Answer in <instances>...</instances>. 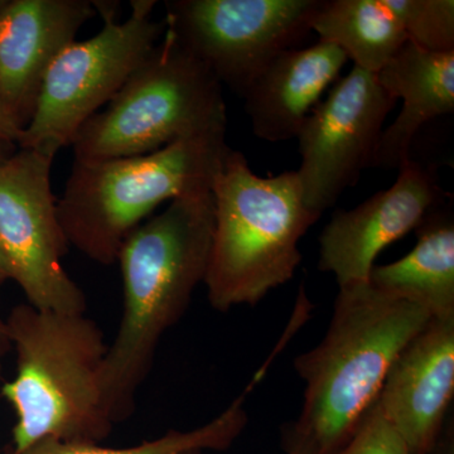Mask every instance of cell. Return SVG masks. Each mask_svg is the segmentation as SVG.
I'll use <instances>...</instances> for the list:
<instances>
[{
	"instance_id": "cell-1",
	"label": "cell",
	"mask_w": 454,
	"mask_h": 454,
	"mask_svg": "<svg viewBox=\"0 0 454 454\" xmlns=\"http://www.w3.org/2000/svg\"><path fill=\"white\" fill-rule=\"evenodd\" d=\"M214 232L210 193L179 197L137 227L119 252L122 313L103 369V399L114 426L129 419L169 328L205 280Z\"/></svg>"
},
{
	"instance_id": "cell-2",
	"label": "cell",
	"mask_w": 454,
	"mask_h": 454,
	"mask_svg": "<svg viewBox=\"0 0 454 454\" xmlns=\"http://www.w3.org/2000/svg\"><path fill=\"white\" fill-rule=\"evenodd\" d=\"M432 315L370 282L339 288L324 339L294 360L306 384L297 420L283 430L286 454H333L378 399L397 354Z\"/></svg>"
},
{
	"instance_id": "cell-3",
	"label": "cell",
	"mask_w": 454,
	"mask_h": 454,
	"mask_svg": "<svg viewBox=\"0 0 454 454\" xmlns=\"http://www.w3.org/2000/svg\"><path fill=\"white\" fill-rule=\"evenodd\" d=\"M17 373L2 395L14 409V450L42 439L98 443L112 433L103 399L106 337L85 313L18 304L7 317Z\"/></svg>"
},
{
	"instance_id": "cell-4",
	"label": "cell",
	"mask_w": 454,
	"mask_h": 454,
	"mask_svg": "<svg viewBox=\"0 0 454 454\" xmlns=\"http://www.w3.org/2000/svg\"><path fill=\"white\" fill-rule=\"evenodd\" d=\"M211 195L214 232L203 280L208 301L219 312L256 306L294 277L301 239L321 217L307 207L295 170L262 177L230 146Z\"/></svg>"
},
{
	"instance_id": "cell-5",
	"label": "cell",
	"mask_w": 454,
	"mask_h": 454,
	"mask_svg": "<svg viewBox=\"0 0 454 454\" xmlns=\"http://www.w3.org/2000/svg\"><path fill=\"white\" fill-rule=\"evenodd\" d=\"M226 130L195 134L148 154L73 164L57 200L68 245L112 265L128 236L152 212L179 197L211 192L226 149Z\"/></svg>"
},
{
	"instance_id": "cell-6",
	"label": "cell",
	"mask_w": 454,
	"mask_h": 454,
	"mask_svg": "<svg viewBox=\"0 0 454 454\" xmlns=\"http://www.w3.org/2000/svg\"><path fill=\"white\" fill-rule=\"evenodd\" d=\"M227 129L223 86L166 28L106 109L73 143L83 162L131 157L206 131Z\"/></svg>"
},
{
	"instance_id": "cell-7",
	"label": "cell",
	"mask_w": 454,
	"mask_h": 454,
	"mask_svg": "<svg viewBox=\"0 0 454 454\" xmlns=\"http://www.w3.org/2000/svg\"><path fill=\"white\" fill-rule=\"evenodd\" d=\"M125 22L107 20L89 40L66 47L44 77L31 121L18 145L56 157L116 92L166 32L152 20L153 0L130 2Z\"/></svg>"
},
{
	"instance_id": "cell-8",
	"label": "cell",
	"mask_w": 454,
	"mask_h": 454,
	"mask_svg": "<svg viewBox=\"0 0 454 454\" xmlns=\"http://www.w3.org/2000/svg\"><path fill=\"white\" fill-rule=\"evenodd\" d=\"M322 0H167L166 28L239 98L312 32Z\"/></svg>"
},
{
	"instance_id": "cell-9",
	"label": "cell",
	"mask_w": 454,
	"mask_h": 454,
	"mask_svg": "<svg viewBox=\"0 0 454 454\" xmlns=\"http://www.w3.org/2000/svg\"><path fill=\"white\" fill-rule=\"evenodd\" d=\"M53 160L20 148L0 163V250L27 303L53 312L85 313V293L62 262L70 245L51 188Z\"/></svg>"
},
{
	"instance_id": "cell-10",
	"label": "cell",
	"mask_w": 454,
	"mask_h": 454,
	"mask_svg": "<svg viewBox=\"0 0 454 454\" xmlns=\"http://www.w3.org/2000/svg\"><path fill=\"white\" fill-rule=\"evenodd\" d=\"M396 101L376 74L354 66L310 112L297 136L301 163L295 172L304 202L317 216L333 207L370 168Z\"/></svg>"
},
{
	"instance_id": "cell-11",
	"label": "cell",
	"mask_w": 454,
	"mask_h": 454,
	"mask_svg": "<svg viewBox=\"0 0 454 454\" xmlns=\"http://www.w3.org/2000/svg\"><path fill=\"white\" fill-rule=\"evenodd\" d=\"M396 181L351 210H337L319 236L318 269L331 273L339 288L369 282L382 250L422 223L447 193L434 170L406 160Z\"/></svg>"
},
{
	"instance_id": "cell-12",
	"label": "cell",
	"mask_w": 454,
	"mask_h": 454,
	"mask_svg": "<svg viewBox=\"0 0 454 454\" xmlns=\"http://www.w3.org/2000/svg\"><path fill=\"white\" fill-rule=\"evenodd\" d=\"M454 396V317H432L397 354L379 393V408L409 454L434 446Z\"/></svg>"
},
{
	"instance_id": "cell-13",
	"label": "cell",
	"mask_w": 454,
	"mask_h": 454,
	"mask_svg": "<svg viewBox=\"0 0 454 454\" xmlns=\"http://www.w3.org/2000/svg\"><path fill=\"white\" fill-rule=\"evenodd\" d=\"M95 16L88 0H8L0 12V95L22 129L51 66Z\"/></svg>"
},
{
	"instance_id": "cell-14",
	"label": "cell",
	"mask_w": 454,
	"mask_h": 454,
	"mask_svg": "<svg viewBox=\"0 0 454 454\" xmlns=\"http://www.w3.org/2000/svg\"><path fill=\"white\" fill-rule=\"evenodd\" d=\"M348 61L342 50L325 41L271 59L244 97L256 138L271 143L297 138Z\"/></svg>"
},
{
	"instance_id": "cell-15",
	"label": "cell",
	"mask_w": 454,
	"mask_h": 454,
	"mask_svg": "<svg viewBox=\"0 0 454 454\" xmlns=\"http://www.w3.org/2000/svg\"><path fill=\"white\" fill-rule=\"evenodd\" d=\"M376 77L403 107L382 130L370 168L399 169L420 128L454 112V51L429 52L406 42Z\"/></svg>"
},
{
	"instance_id": "cell-16",
	"label": "cell",
	"mask_w": 454,
	"mask_h": 454,
	"mask_svg": "<svg viewBox=\"0 0 454 454\" xmlns=\"http://www.w3.org/2000/svg\"><path fill=\"white\" fill-rule=\"evenodd\" d=\"M438 205L415 229L417 244L404 258L375 265L369 282L379 291L419 304L432 317H454V219Z\"/></svg>"
},
{
	"instance_id": "cell-17",
	"label": "cell",
	"mask_w": 454,
	"mask_h": 454,
	"mask_svg": "<svg viewBox=\"0 0 454 454\" xmlns=\"http://www.w3.org/2000/svg\"><path fill=\"white\" fill-rule=\"evenodd\" d=\"M310 28L373 74L409 42L387 0H322Z\"/></svg>"
},
{
	"instance_id": "cell-18",
	"label": "cell",
	"mask_w": 454,
	"mask_h": 454,
	"mask_svg": "<svg viewBox=\"0 0 454 454\" xmlns=\"http://www.w3.org/2000/svg\"><path fill=\"white\" fill-rule=\"evenodd\" d=\"M244 403L245 396L241 395L205 426L187 432L169 430L162 437L143 442L138 446L109 448L89 442H62L50 438L11 454H179L193 450H226L247 427Z\"/></svg>"
},
{
	"instance_id": "cell-19",
	"label": "cell",
	"mask_w": 454,
	"mask_h": 454,
	"mask_svg": "<svg viewBox=\"0 0 454 454\" xmlns=\"http://www.w3.org/2000/svg\"><path fill=\"white\" fill-rule=\"evenodd\" d=\"M408 41L429 52L454 51L453 0H387Z\"/></svg>"
},
{
	"instance_id": "cell-20",
	"label": "cell",
	"mask_w": 454,
	"mask_h": 454,
	"mask_svg": "<svg viewBox=\"0 0 454 454\" xmlns=\"http://www.w3.org/2000/svg\"><path fill=\"white\" fill-rule=\"evenodd\" d=\"M333 454H409V450L375 402L348 443Z\"/></svg>"
},
{
	"instance_id": "cell-21",
	"label": "cell",
	"mask_w": 454,
	"mask_h": 454,
	"mask_svg": "<svg viewBox=\"0 0 454 454\" xmlns=\"http://www.w3.org/2000/svg\"><path fill=\"white\" fill-rule=\"evenodd\" d=\"M22 133V128L12 118L7 107L3 103L2 95H0V142L18 145Z\"/></svg>"
},
{
	"instance_id": "cell-22",
	"label": "cell",
	"mask_w": 454,
	"mask_h": 454,
	"mask_svg": "<svg viewBox=\"0 0 454 454\" xmlns=\"http://www.w3.org/2000/svg\"><path fill=\"white\" fill-rule=\"evenodd\" d=\"M453 424V414H450L434 446L427 454H454Z\"/></svg>"
},
{
	"instance_id": "cell-23",
	"label": "cell",
	"mask_w": 454,
	"mask_h": 454,
	"mask_svg": "<svg viewBox=\"0 0 454 454\" xmlns=\"http://www.w3.org/2000/svg\"><path fill=\"white\" fill-rule=\"evenodd\" d=\"M11 348V340L8 336L7 317L3 316L0 309V382L3 379V363Z\"/></svg>"
},
{
	"instance_id": "cell-24",
	"label": "cell",
	"mask_w": 454,
	"mask_h": 454,
	"mask_svg": "<svg viewBox=\"0 0 454 454\" xmlns=\"http://www.w3.org/2000/svg\"><path fill=\"white\" fill-rule=\"evenodd\" d=\"M16 145L13 143L0 142V163L4 162L7 158L16 153Z\"/></svg>"
},
{
	"instance_id": "cell-25",
	"label": "cell",
	"mask_w": 454,
	"mask_h": 454,
	"mask_svg": "<svg viewBox=\"0 0 454 454\" xmlns=\"http://www.w3.org/2000/svg\"><path fill=\"white\" fill-rule=\"evenodd\" d=\"M9 279H11V273H9L8 262L0 250V284L7 282Z\"/></svg>"
},
{
	"instance_id": "cell-26",
	"label": "cell",
	"mask_w": 454,
	"mask_h": 454,
	"mask_svg": "<svg viewBox=\"0 0 454 454\" xmlns=\"http://www.w3.org/2000/svg\"><path fill=\"white\" fill-rule=\"evenodd\" d=\"M179 454H203V450H187V452L179 453Z\"/></svg>"
},
{
	"instance_id": "cell-27",
	"label": "cell",
	"mask_w": 454,
	"mask_h": 454,
	"mask_svg": "<svg viewBox=\"0 0 454 454\" xmlns=\"http://www.w3.org/2000/svg\"><path fill=\"white\" fill-rule=\"evenodd\" d=\"M8 0H0V12H2V9L5 7V4H7Z\"/></svg>"
}]
</instances>
